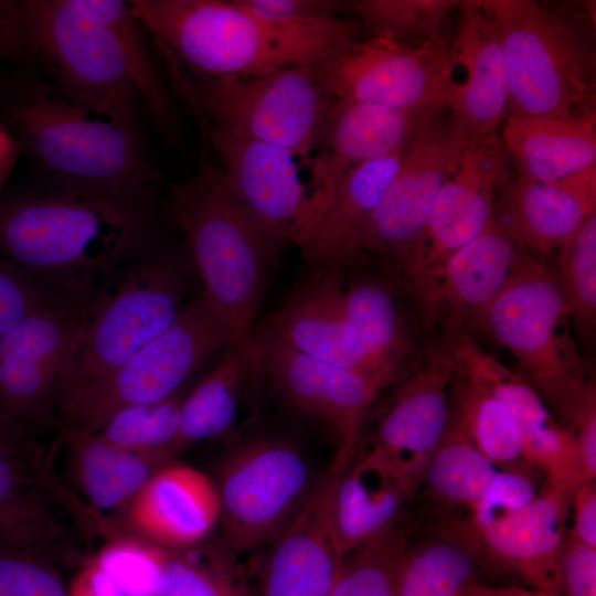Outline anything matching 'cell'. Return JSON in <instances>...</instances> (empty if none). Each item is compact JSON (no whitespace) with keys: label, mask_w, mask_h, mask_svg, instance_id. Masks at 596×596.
Masks as SVG:
<instances>
[{"label":"cell","mask_w":596,"mask_h":596,"mask_svg":"<svg viewBox=\"0 0 596 596\" xmlns=\"http://www.w3.org/2000/svg\"><path fill=\"white\" fill-rule=\"evenodd\" d=\"M3 118L45 187L146 213L160 174L136 121L102 114L41 81L13 88Z\"/></svg>","instance_id":"6da1fadb"},{"label":"cell","mask_w":596,"mask_h":596,"mask_svg":"<svg viewBox=\"0 0 596 596\" xmlns=\"http://www.w3.org/2000/svg\"><path fill=\"white\" fill-rule=\"evenodd\" d=\"M146 213L50 187L0 195V255L85 297L113 270L148 252Z\"/></svg>","instance_id":"7a4b0ae2"},{"label":"cell","mask_w":596,"mask_h":596,"mask_svg":"<svg viewBox=\"0 0 596 596\" xmlns=\"http://www.w3.org/2000/svg\"><path fill=\"white\" fill-rule=\"evenodd\" d=\"M196 173L170 185L169 206L203 292L231 331L249 373L260 371L253 322L285 245L267 235L233 194L207 146Z\"/></svg>","instance_id":"3957f363"},{"label":"cell","mask_w":596,"mask_h":596,"mask_svg":"<svg viewBox=\"0 0 596 596\" xmlns=\"http://www.w3.org/2000/svg\"><path fill=\"white\" fill-rule=\"evenodd\" d=\"M130 6L155 42L196 75L244 77L311 65L359 42L358 26L338 18L310 28L283 26L234 1L132 0Z\"/></svg>","instance_id":"277c9868"},{"label":"cell","mask_w":596,"mask_h":596,"mask_svg":"<svg viewBox=\"0 0 596 596\" xmlns=\"http://www.w3.org/2000/svg\"><path fill=\"white\" fill-rule=\"evenodd\" d=\"M191 266L188 254L146 252L85 296L62 370L58 419L177 319Z\"/></svg>","instance_id":"5b68a950"},{"label":"cell","mask_w":596,"mask_h":596,"mask_svg":"<svg viewBox=\"0 0 596 596\" xmlns=\"http://www.w3.org/2000/svg\"><path fill=\"white\" fill-rule=\"evenodd\" d=\"M39 66L68 97L136 121L140 103L117 41L81 0L0 1V61Z\"/></svg>","instance_id":"8992f818"},{"label":"cell","mask_w":596,"mask_h":596,"mask_svg":"<svg viewBox=\"0 0 596 596\" xmlns=\"http://www.w3.org/2000/svg\"><path fill=\"white\" fill-rule=\"evenodd\" d=\"M480 4L505 54L507 117L596 116L595 24L586 23L590 17L532 0H482Z\"/></svg>","instance_id":"52a82bcc"},{"label":"cell","mask_w":596,"mask_h":596,"mask_svg":"<svg viewBox=\"0 0 596 596\" xmlns=\"http://www.w3.org/2000/svg\"><path fill=\"white\" fill-rule=\"evenodd\" d=\"M478 329L514 356L523 376L558 423L571 428L596 390L581 354L554 272L539 255L518 245L513 269Z\"/></svg>","instance_id":"ba28073f"},{"label":"cell","mask_w":596,"mask_h":596,"mask_svg":"<svg viewBox=\"0 0 596 596\" xmlns=\"http://www.w3.org/2000/svg\"><path fill=\"white\" fill-rule=\"evenodd\" d=\"M156 45L178 93L214 127L283 147L301 162L313 153L333 98L316 79L312 64L244 77L192 79L164 46Z\"/></svg>","instance_id":"9c48e42d"},{"label":"cell","mask_w":596,"mask_h":596,"mask_svg":"<svg viewBox=\"0 0 596 596\" xmlns=\"http://www.w3.org/2000/svg\"><path fill=\"white\" fill-rule=\"evenodd\" d=\"M233 348L230 329L201 291L164 331L61 418L66 434L96 433L125 406L168 400L206 359Z\"/></svg>","instance_id":"30bf717a"},{"label":"cell","mask_w":596,"mask_h":596,"mask_svg":"<svg viewBox=\"0 0 596 596\" xmlns=\"http://www.w3.org/2000/svg\"><path fill=\"white\" fill-rule=\"evenodd\" d=\"M468 141L447 107L418 128L394 180L355 242L351 266L372 255L395 273L412 258L436 198Z\"/></svg>","instance_id":"8fae6325"},{"label":"cell","mask_w":596,"mask_h":596,"mask_svg":"<svg viewBox=\"0 0 596 596\" xmlns=\"http://www.w3.org/2000/svg\"><path fill=\"white\" fill-rule=\"evenodd\" d=\"M311 68L333 99L407 110L448 107L455 86L449 41L409 47L389 38H371Z\"/></svg>","instance_id":"7c38bea8"},{"label":"cell","mask_w":596,"mask_h":596,"mask_svg":"<svg viewBox=\"0 0 596 596\" xmlns=\"http://www.w3.org/2000/svg\"><path fill=\"white\" fill-rule=\"evenodd\" d=\"M84 298L45 307L0 337V432L24 440L58 423L63 365Z\"/></svg>","instance_id":"4fadbf2b"},{"label":"cell","mask_w":596,"mask_h":596,"mask_svg":"<svg viewBox=\"0 0 596 596\" xmlns=\"http://www.w3.org/2000/svg\"><path fill=\"white\" fill-rule=\"evenodd\" d=\"M511 164L498 135L467 142L436 198L418 247L393 273L397 287L415 297L454 253L488 227L496 192L513 173Z\"/></svg>","instance_id":"5bb4252c"},{"label":"cell","mask_w":596,"mask_h":596,"mask_svg":"<svg viewBox=\"0 0 596 596\" xmlns=\"http://www.w3.org/2000/svg\"><path fill=\"white\" fill-rule=\"evenodd\" d=\"M309 485V467L291 444L260 438L240 447L217 486L231 544L247 550L274 539L308 497Z\"/></svg>","instance_id":"9a60e30c"},{"label":"cell","mask_w":596,"mask_h":596,"mask_svg":"<svg viewBox=\"0 0 596 596\" xmlns=\"http://www.w3.org/2000/svg\"><path fill=\"white\" fill-rule=\"evenodd\" d=\"M252 342L256 353L266 347H284L353 371L381 390L401 382L366 353L350 324L340 270L316 269L299 283L253 331Z\"/></svg>","instance_id":"2e32d148"},{"label":"cell","mask_w":596,"mask_h":596,"mask_svg":"<svg viewBox=\"0 0 596 596\" xmlns=\"http://www.w3.org/2000/svg\"><path fill=\"white\" fill-rule=\"evenodd\" d=\"M203 141L236 200L283 245L296 244L308 217L309 195L295 156L269 142L228 135L191 110Z\"/></svg>","instance_id":"e0dca14e"},{"label":"cell","mask_w":596,"mask_h":596,"mask_svg":"<svg viewBox=\"0 0 596 596\" xmlns=\"http://www.w3.org/2000/svg\"><path fill=\"white\" fill-rule=\"evenodd\" d=\"M438 344L455 370L507 406L520 427L528 464L545 473V482L573 498L585 481L574 432L558 423L523 376L487 353L468 331L445 329Z\"/></svg>","instance_id":"ac0fdd59"},{"label":"cell","mask_w":596,"mask_h":596,"mask_svg":"<svg viewBox=\"0 0 596 596\" xmlns=\"http://www.w3.org/2000/svg\"><path fill=\"white\" fill-rule=\"evenodd\" d=\"M453 369L438 343L426 344L419 366L403 381L379 419L370 449L417 491L450 418Z\"/></svg>","instance_id":"d6986e66"},{"label":"cell","mask_w":596,"mask_h":596,"mask_svg":"<svg viewBox=\"0 0 596 596\" xmlns=\"http://www.w3.org/2000/svg\"><path fill=\"white\" fill-rule=\"evenodd\" d=\"M435 113L333 99L316 150L301 162L312 185L304 233L354 166L393 153Z\"/></svg>","instance_id":"ffe728a7"},{"label":"cell","mask_w":596,"mask_h":596,"mask_svg":"<svg viewBox=\"0 0 596 596\" xmlns=\"http://www.w3.org/2000/svg\"><path fill=\"white\" fill-rule=\"evenodd\" d=\"M334 458L295 515L274 538L262 578V596H329L345 553L333 515L340 472Z\"/></svg>","instance_id":"44dd1931"},{"label":"cell","mask_w":596,"mask_h":596,"mask_svg":"<svg viewBox=\"0 0 596 596\" xmlns=\"http://www.w3.org/2000/svg\"><path fill=\"white\" fill-rule=\"evenodd\" d=\"M276 389L297 409L322 422L337 438L334 458L354 457L361 425L382 391L369 379L284 347L257 351Z\"/></svg>","instance_id":"7402d4cb"},{"label":"cell","mask_w":596,"mask_h":596,"mask_svg":"<svg viewBox=\"0 0 596 596\" xmlns=\"http://www.w3.org/2000/svg\"><path fill=\"white\" fill-rule=\"evenodd\" d=\"M518 245L493 220L475 240L454 253L415 296L422 322L432 329L477 330L504 287Z\"/></svg>","instance_id":"603a6c76"},{"label":"cell","mask_w":596,"mask_h":596,"mask_svg":"<svg viewBox=\"0 0 596 596\" xmlns=\"http://www.w3.org/2000/svg\"><path fill=\"white\" fill-rule=\"evenodd\" d=\"M596 214V164L554 182L512 173L498 188L493 220L517 244L546 255Z\"/></svg>","instance_id":"cb8c5ba5"},{"label":"cell","mask_w":596,"mask_h":596,"mask_svg":"<svg viewBox=\"0 0 596 596\" xmlns=\"http://www.w3.org/2000/svg\"><path fill=\"white\" fill-rule=\"evenodd\" d=\"M572 497L545 482L520 509L470 526L479 553L508 566L538 592H563L561 552Z\"/></svg>","instance_id":"d4e9b609"},{"label":"cell","mask_w":596,"mask_h":596,"mask_svg":"<svg viewBox=\"0 0 596 596\" xmlns=\"http://www.w3.org/2000/svg\"><path fill=\"white\" fill-rule=\"evenodd\" d=\"M454 65L466 72L455 83L448 105L456 127L468 140L497 135L507 117L509 74L505 54L480 1H460L455 36L450 42Z\"/></svg>","instance_id":"484cf974"},{"label":"cell","mask_w":596,"mask_h":596,"mask_svg":"<svg viewBox=\"0 0 596 596\" xmlns=\"http://www.w3.org/2000/svg\"><path fill=\"white\" fill-rule=\"evenodd\" d=\"M407 143L344 175L297 244L312 267L340 272L351 267L355 242L394 180Z\"/></svg>","instance_id":"4316f807"},{"label":"cell","mask_w":596,"mask_h":596,"mask_svg":"<svg viewBox=\"0 0 596 596\" xmlns=\"http://www.w3.org/2000/svg\"><path fill=\"white\" fill-rule=\"evenodd\" d=\"M221 517L217 487L188 466L158 470L134 499L132 526L161 544L189 546L201 541Z\"/></svg>","instance_id":"83f0119b"},{"label":"cell","mask_w":596,"mask_h":596,"mask_svg":"<svg viewBox=\"0 0 596 596\" xmlns=\"http://www.w3.org/2000/svg\"><path fill=\"white\" fill-rule=\"evenodd\" d=\"M415 493L372 449L353 457L339 475L333 499L336 529L345 555L406 519L404 511Z\"/></svg>","instance_id":"f1b7e54d"},{"label":"cell","mask_w":596,"mask_h":596,"mask_svg":"<svg viewBox=\"0 0 596 596\" xmlns=\"http://www.w3.org/2000/svg\"><path fill=\"white\" fill-rule=\"evenodd\" d=\"M500 138L518 173L536 181H560L596 164V116H510Z\"/></svg>","instance_id":"f546056e"},{"label":"cell","mask_w":596,"mask_h":596,"mask_svg":"<svg viewBox=\"0 0 596 596\" xmlns=\"http://www.w3.org/2000/svg\"><path fill=\"white\" fill-rule=\"evenodd\" d=\"M343 289L345 312L362 347L403 381L419 366L423 353L416 351L413 332L397 304L396 286L390 278L360 277Z\"/></svg>","instance_id":"4dcf8cb0"},{"label":"cell","mask_w":596,"mask_h":596,"mask_svg":"<svg viewBox=\"0 0 596 596\" xmlns=\"http://www.w3.org/2000/svg\"><path fill=\"white\" fill-rule=\"evenodd\" d=\"M479 545L468 520L436 526L409 544L396 596H461L473 582Z\"/></svg>","instance_id":"1f68e13d"},{"label":"cell","mask_w":596,"mask_h":596,"mask_svg":"<svg viewBox=\"0 0 596 596\" xmlns=\"http://www.w3.org/2000/svg\"><path fill=\"white\" fill-rule=\"evenodd\" d=\"M67 435L75 447L77 480L98 509H113L134 501L153 476L156 462L164 458L118 447L98 433Z\"/></svg>","instance_id":"d6a6232c"},{"label":"cell","mask_w":596,"mask_h":596,"mask_svg":"<svg viewBox=\"0 0 596 596\" xmlns=\"http://www.w3.org/2000/svg\"><path fill=\"white\" fill-rule=\"evenodd\" d=\"M24 440L0 432V543L28 554L50 534V519L34 482Z\"/></svg>","instance_id":"836d02e7"},{"label":"cell","mask_w":596,"mask_h":596,"mask_svg":"<svg viewBox=\"0 0 596 596\" xmlns=\"http://www.w3.org/2000/svg\"><path fill=\"white\" fill-rule=\"evenodd\" d=\"M451 364V363H450ZM450 391L456 416L477 449L502 470L528 465L520 427L507 406L487 387L453 366Z\"/></svg>","instance_id":"e575fe53"},{"label":"cell","mask_w":596,"mask_h":596,"mask_svg":"<svg viewBox=\"0 0 596 596\" xmlns=\"http://www.w3.org/2000/svg\"><path fill=\"white\" fill-rule=\"evenodd\" d=\"M497 467L475 446L453 413L449 425L433 453L423 477L429 493L447 507L471 511L486 494Z\"/></svg>","instance_id":"d590c367"},{"label":"cell","mask_w":596,"mask_h":596,"mask_svg":"<svg viewBox=\"0 0 596 596\" xmlns=\"http://www.w3.org/2000/svg\"><path fill=\"white\" fill-rule=\"evenodd\" d=\"M81 1L113 32L140 103L145 105L151 118L162 129L174 128L178 123L174 104L155 66L140 23L131 12L130 1Z\"/></svg>","instance_id":"8d00e7d4"},{"label":"cell","mask_w":596,"mask_h":596,"mask_svg":"<svg viewBox=\"0 0 596 596\" xmlns=\"http://www.w3.org/2000/svg\"><path fill=\"white\" fill-rule=\"evenodd\" d=\"M249 370L244 359L227 349L217 364L182 401L178 447L217 438L233 426L241 387Z\"/></svg>","instance_id":"74e56055"},{"label":"cell","mask_w":596,"mask_h":596,"mask_svg":"<svg viewBox=\"0 0 596 596\" xmlns=\"http://www.w3.org/2000/svg\"><path fill=\"white\" fill-rule=\"evenodd\" d=\"M412 529L404 519L386 533L347 554L329 596H396Z\"/></svg>","instance_id":"f35d334b"},{"label":"cell","mask_w":596,"mask_h":596,"mask_svg":"<svg viewBox=\"0 0 596 596\" xmlns=\"http://www.w3.org/2000/svg\"><path fill=\"white\" fill-rule=\"evenodd\" d=\"M453 0H361L352 7L372 38H389L409 47L448 41L443 28L449 12L459 6Z\"/></svg>","instance_id":"ab89813d"},{"label":"cell","mask_w":596,"mask_h":596,"mask_svg":"<svg viewBox=\"0 0 596 596\" xmlns=\"http://www.w3.org/2000/svg\"><path fill=\"white\" fill-rule=\"evenodd\" d=\"M555 279L581 341L596 327V214L557 248Z\"/></svg>","instance_id":"60d3db41"},{"label":"cell","mask_w":596,"mask_h":596,"mask_svg":"<svg viewBox=\"0 0 596 596\" xmlns=\"http://www.w3.org/2000/svg\"><path fill=\"white\" fill-rule=\"evenodd\" d=\"M181 404L175 394L159 403L125 406L96 433L127 450L166 457L179 448Z\"/></svg>","instance_id":"b9f144b4"},{"label":"cell","mask_w":596,"mask_h":596,"mask_svg":"<svg viewBox=\"0 0 596 596\" xmlns=\"http://www.w3.org/2000/svg\"><path fill=\"white\" fill-rule=\"evenodd\" d=\"M94 561L127 596H160L166 586L169 554L158 547L118 541L104 547Z\"/></svg>","instance_id":"7bdbcfd3"},{"label":"cell","mask_w":596,"mask_h":596,"mask_svg":"<svg viewBox=\"0 0 596 596\" xmlns=\"http://www.w3.org/2000/svg\"><path fill=\"white\" fill-rule=\"evenodd\" d=\"M70 297L0 255V337L30 315Z\"/></svg>","instance_id":"ee69618b"},{"label":"cell","mask_w":596,"mask_h":596,"mask_svg":"<svg viewBox=\"0 0 596 596\" xmlns=\"http://www.w3.org/2000/svg\"><path fill=\"white\" fill-rule=\"evenodd\" d=\"M222 565L205 566L188 556L169 554L160 596H234L243 589Z\"/></svg>","instance_id":"f6af8a7d"},{"label":"cell","mask_w":596,"mask_h":596,"mask_svg":"<svg viewBox=\"0 0 596 596\" xmlns=\"http://www.w3.org/2000/svg\"><path fill=\"white\" fill-rule=\"evenodd\" d=\"M0 596H68L58 575L24 553L0 554Z\"/></svg>","instance_id":"bcb514c9"},{"label":"cell","mask_w":596,"mask_h":596,"mask_svg":"<svg viewBox=\"0 0 596 596\" xmlns=\"http://www.w3.org/2000/svg\"><path fill=\"white\" fill-rule=\"evenodd\" d=\"M252 15L276 25L310 28L326 24L347 4L334 0H233Z\"/></svg>","instance_id":"7dc6e473"},{"label":"cell","mask_w":596,"mask_h":596,"mask_svg":"<svg viewBox=\"0 0 596 596\" xmlns=\"http://www.w3.org/2000/svg\"><path fill=\"white\" fill-rule=\"evenodd\" d=\"M535 493V486L526 471H498L486 494L472 509L469 520L473 524H481L505 515L523 507Z\"/></svg>","instance_id":"c3c4849f"},{"label":"cell","mask_w":596,"mask_h":596,"mask_svg":"<svg viewBox=\"0 0 596 596\" xmlns=\"http://www.w3.org/2000/svg\"><path fill=\"white\" fill-rule=\"evenodd\" d=\"M563 592L567 596H596V547L572 531L564 535L561 552Z\"/></svg>","instance_id":"681fc988"},{"label":"cell","mask_w":596,"mask_h":596,"mask_svg":"<svg viewBox=\"0 0 596 596\" xmlns=\"http://www.w3.org/2000/svg\"><path fill=\"white\" fill-rule=\"evenodd\" d=\"M572 430L575 434L578 456L586 480L596 479V390L593 391L579 408Z\"/></svg>","instance_id":"f907efd6"},{"label":"cell","mask_w":596,"mask_h":596,"mask_svg":"<svg viewBox=\"0 0 596 596\" xmlns=\"http://www.w3.org/2000/svg\"><path fill=\"white\" fill-rule=\"evenodd\" d=\"M574 509V528L579 540L596 547V482L584 481L575 491L571 508Z\"/></svg>","instance_id":"816d5d0a"},{"label":"cell","mask_w":596,"mask_h":596,"mask_svg":"<svg viewBox=\"0 0 596 596\" xmlns=\"http://www.w3.org/2000/svg\"><path fill=\"white\" fill-rule=\"evenodd\" d=\"M68 596H127L118 582L94 560L75 577Z\"/></svg>","instance_id":"f5cc1de1"},{"label":"cell","mask_w":596,"mask_h":596,"mask_svg":"<svg viewBox=\"0 0 596 596\" xmlns=\"http://www.w3.org/2000/svg\"><path fill=\"white\" fill-rule=\"evenodd\" d=\"M20 155L22 152L15 137L0 117V191L15 168Z\"/></svg>","instance_id":"db71d44e"},{"label":"cell","mask_w":596,"mask_h":596,"mask_svg":"<svg viewBox=\"0 0 596 596\" xmlns=\"http://www.w3.org/2000/svg\"><path fill=\"white\" fill-rule=\"evenodd\" d=\"M461 596H553L542 592H530L520 587H492L471 582Z\"/></svg>","instance_id":"11a10c76"},{"label":"cell","mask_w":596,"mask_h":596,"mask_svg":"<svg viewBox=\"0 0 596 596\" xmlns=\"http://www.w3.org/2000/svg\"><path fill=\"white\" fill-rule=\"evenodd\" d=\"M234 596H246V594H245V592L243 590V592H241V593H238V594H236V595H234Z\"/></svg>","instance_id":"9f6ffc18"}]
</instances>
